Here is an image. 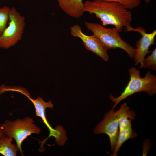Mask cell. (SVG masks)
<instances>
[{"mask_svg":"<svg viewBox=\"0 0 156 156\" xmlns=\"http://www.w3.org/2000/svg\"><path fill=\"white\" fill-rule=\"evenodd\" d=\"M114 2L120 3L128 9L131 10L138 6L141 3V0H95Z\"/></svg>","mask_w":156,"mask_h":156,"instance_id":"2e32d148","label":"cell"},{"mask_svg":"<svg viewBox=\"0 0 156 156\" xmlns=\"http://www.w3.org/2000/svg\"><path fill=\"white\" fill-rule=\"evenodd\" d=\"M85 12L94 14L100 19L101 24L114 25L119 32L123 27H131L132 13L121 4L114 2L94 0L83 3Z\"/></svg>","mask_w":156,"mask_h":156,"instance_id":"6da1fadb","label":"cell"},{"mask_svg":"<svg viewBox=\"0 0 156 156\" xmlns=\"http://www.w3.org/2000/svg\"><path fill=\"white\" fill-rule=\"evenodd\" d=\"M70 34L72 36L80 38L87 49L100 57L104 61H108L109 56L107 50L94 35H86L82 32L81 27L77 24L71 27Z\"/></svg>","mask_w":156,"mask_h":156,"instance_id":"ba28073f","label":"cell"},{"mask_svg":"<svg viewBox=\"0 0 156 156\" xmlns=\"http://www.w3.org/2000/svg\"><path fill=\"white\" fill-rule=\"evenodd\" d=\"M126 31H134L140 34L142 37L136 41V49H135V53L133 58L135 62V65L140 64V68H143V61L146 55L151 52L149 51L150 47L152 44H155V37L156 35V30L152 32L147 33L145 29L142 27H138L135 28L131 27L126 29Z\"/></svg>","mask_w":156,"mask_h":156,"instance_id":"52a82bcc","label":"cell"},{"mask_svg":"<svg viewBox=\"0 0 156 156\" xmlns=\"http://www.w3.org/2000/svg\"><path fill=\"white\" fill-rule=\"evenodd\" d=\"M2 125L5 135L15 140L22 156L21 145L23 142L32 134H38L41 132V129L34 124L33 119L28 116L13 121L6 120Z\"/></svg>","mask_w":156,"mask_h":156,"instance_id":"277c9868","label":"cell"},{"mask_svg":"<svg viewBox=\"0 0 156 156\" xmlns=\"http://www.w3.org/2000/svg\"><path fill=\"white\" fill-rule=\"evenodd\" d=\"M13 138L5 135L0 138V154L4 156H16L19 149L16 144H12Z\"/></svg>","mask_w":156,"mask_h":156,"instance_id":"4fadbf2b","label":"cell"},{"mask_svg":"<svg viewBox=\"0 0 156 156\" xmlns=\"http://www.w3.org/2000/svg\"><path fill=\"white\" fill-rule=\"evenodd\" d=\"M115 113L118 120L119 132L122 131L129 121L135 119V112L129 109L126 103L122 104L118 110L115 111Z\"/></svg>","mask_w":156,"mask_h":156,"instance_id":"8fae6325","label":"cell"},{"mask_svg":"<svg viewBox=\"0 0 156 156\" xmlns=\"http://www.w3.org/2000/svg\"><path fill=\"white\" fill-rule=\"evenodd\" d=\"M27 97L31 101L34 106L36 116H39L42 119L43 122L49 130V135L48 137L43 141L44 143L49 138L53 136L55 138L58 145H64L67 140L66 131L60 125L57 126L55 129H53L49 123L46 117V109L47 108H53V104L52 102L49 101L48 102H46L40 97H38L35 99L30 98L29 96Z\"/></svg>","mask_w":156,"mask_h":156,"instance_id":"8992f818","label":"cell"},{"mask_svg":"<svg viewBox=\"0 0 156 156\" xmlns=\"http://www.w3.org/2000/svg\"><path fill=\"white\" fill-rule=\"evenodd\" d=\"M143 68L156 70V49L152 52L151 54L144 58Z\"/></svg>","mask_w":156,"mask_h":156,"instance_id":"9a60e30c","label":"cell"},{"mask_svg":"<svg viewBox=\"0 0 156 156\" xmlns=\"http://www.w3.org/2000/svg\"><path fill=\"white\" fill-rule=\"evenodd\" d=\"M88 29L91 31L107 50L116 48L121 49L132 59L135 53V49L123 40L115 28H106L102 24L85 22Z\"/></svg>","mask_w":156,"mask_h":156,"instance_id":"3957f363","label":"cell"},{"mask_svg":"<svg viewBox=\"0 0 156 156\" xmlns=\"http://www.w3.org/2000/svg\"><path fill=\"white\" fill-rule=\"evenodd\" d=\"M10 8L8 6L0 8V36L7 27L10 21Z\"/></svg>","mask_w":156,"mask_h":156,"instance_id":"5bb4252c","label":"cell"},{"mask_svg":"<svg viewBox=\"0 0 156 156\" xmlns=\"http://www.w3.org/2000/svg\"><path fill=\"white\" fill-rule=\"evenodd\" d=\"M5 135L2 125H0V138Z\"/></svg>","mask_w":156,"mask_h":156,"instance_id":"e0dca14e","label":"cell"},{"mask_svg":"<svg viewBox=\"0 0 156 156\" xmlns=\"http://www.w3.org/2000/svg\"><path fill=\"white\" fill-rule=\"evenodd\" d=\"M131 121H129L121 132H119L114 151L111 156H117L118 152L123 144L128 139L135 138L137 136V133L132 129Z\"/></svg>","mask_w":156,"mask_h":156,"instance_id":"7c38bea8","label":"cell"},{"mask_svg":"<svg viewBox=\"0 0 156 156\" xmlns=\"http://www.w3.org/2000/svg\"><path fill=\"white\" fill-rule=\"evenodd\" d=\"M151 1V0H144V2L146 3H148Z\"/></svg>","mask_w":156,"mask_h":156,"instance_id":"ac0fdd59","label":"cell"},{"mask_svg":"<svg viewBox=\"0 0 156 156\" xmlns=\"http://www.w3.org/2000/svg\"><path fill=\"white\" fill-rule=\"evenodd\" d=\"M114 109H112L106 113L103 120L94 129L95 134L103 133L109 136L112 153L113 151L119 132L118 120L115 114Z\"/></svg>","mask_w":156,"mask_h":156,"instance_id":"9c48e42d","label":"cell"},{"mask_svg":"<svg viewBox=\"0 0 156 156\" xmlns=\"http://www.w3.org/2000/svg\"><path fill=\"white\" fill-rule=\"evenodd\" d=\"M83 0H57L60 8L72 18H79L85 12Z\"/></svg>","mask_w":156,"mask_h":156,"instance_id":"30bf717a","label":"cell"},{"mask_svg":"<svg viewBox=\"0 0 156 156\" xmlns=\"http://www.w3.org/2000/svg\"><path fill=\"white\" fill-rule=\"evenodd\" d=\"M8 26L0 36V48L8 49L20 40L24 32L25 18L16 8H10Z\"/></svg>","mask_w":156,"mask_h":156,"instance_id":"5b68a950","label":"cell"},{"mask_svg":"<svg viewBox=\"0 0 156 156\" xmlns=\"http://www.w3.org/2000/svg\"><path fill=\"white\" fill-rule=\"evenodd\" d=\"M130 80L120 95L116 97L112 94L109 98L114 104L112 109H115L122 100L138 92L144 91L151 96L156 93V76L148 70L144 77H140V71L132 67L129 70Z\"/></svg>","mask_w":156,"mask_h":156,"instance_id":"7a4b0ae2","label":"cell"}]
</instances>
